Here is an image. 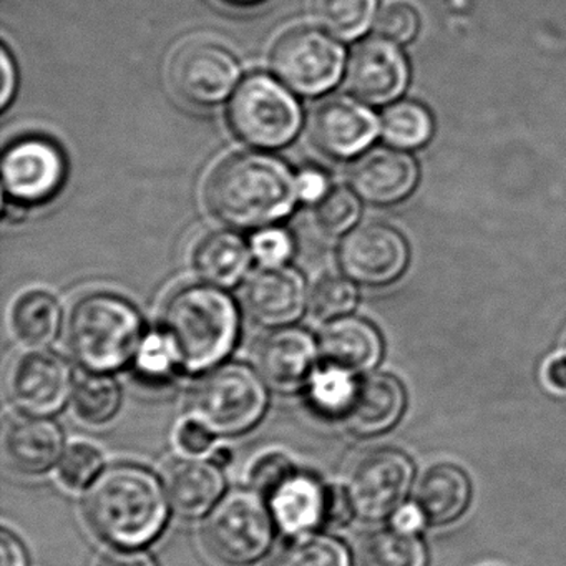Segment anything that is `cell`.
I'll return each mask as SVG.
<instances>
[{
  "label": "cell",
  "instance_id": "obj_1",
  "mask_svg": "<svg viewBox=\"0 0 566 566\" xmlns=\"http://www.w3.org/2000/svg\"><path fill=\"white\" fill-rule=\"evenodd\" d=\"M168 502L167 490L150 470L124 463L94 480L84 499V515L102 542L138 549L164 532Z\"/></svg>",
  "mask_w": 566,
  "mask_h": 566
},
{
  "label": "cell",
  "instance_id": "obj_2",
  "mask_svg": "<svg viewBox=\"0 0 566 566\" xmlns=\"http://www.w3.org/2000/svg\"><path fill=\"white\" fill-rule=\"evenodd\" d=\"M205 198L223 223L258 230L293 213L300 200L297 177L273 155L243 151L214 168Z\"/></svg>",
  "mask_w": 566,
  "mask_h": 566
},
{
  "label": "cell",
  "instance_id": "obj_3",
  "mask_svg": "<svg viewBox=\"0 0 566 566\" xmlns=\"http://www.w3.org/2000/svg\"><path fill=\"white\" fill-rule=\"evenodd\" d=\"M164 334L178 366L187 373H205L233 350L240 313L220 287L190 284L178 290L165 306Z\"/></svg>",
  "mask_w": 566,
  "mask_h": 566
},
{
  "label": "cell",
  "instance_id": "obj_4",
  "mask_svg": "<svg viewBox=\"0 0 566 566\" xmlns=\"http://www.w3.org/2000/svg\"><path fill=\"white\" fill-rule=\"evenodd\" d=\"M69 349L91 374L127 366L144 343V321L124 297L97 293L75 304L69 319Z\"/></svg>",
  "mask_w": 566,
  "mask_h": 566
},
{
  "label": "cell",
  "instance_id": "obj_5",
  "mask_svg": "<svg viewBox=\"0 0 566 566\" xmlns=\"http://www.w3.org/2000/svg\"><path fill=\"white\" fill-rule=\"evenodd\" d=\"M266 384L247 364L230 363L211 370L195 389L191 412L217 437L243 436L266 413Z\"/></svg>",
  "mask_w": 566,
  "mask_h": 566
},
{
  "label": "cell",
  "instance_id": "obj_6",
  "mask_svg": "<svg viewBox=\"0 0 566 566\" xmlns=\"http://www.w3.org/2000/svg\"><path fill=\"white\" fill-rule=\"evenodd\" d=\"M228 120L244 144L277 150L300 134L303 111L283 84L270 75L254 74L238 87L228 108Z\"/></svg>",
  "mask_w": 566,
  "mask_h": 566
},
{
  "label": "cell",
  "instance_id": "obj_7",
  "mask_svg": "<svg viewBox=\"0 0 566 566\" xmlns=\"http://www.w3.org/2000/svg\"><path fill=\"white\" fill-rule=\"evenodd\" d=\"M254 490H237L224 496L205 523V543L224 565L248 566L260 562L274 542L273 513Z\"/></svg>",
  "mask_w": 566,
  "mask_h": 566
},
{
  "label": "cell",
  "instance_id": "obj_8",
  "mask_svg": "<svg viewBox=\"0 0 566 566\" xmlns=\"http://www.w3.org/2000/svg\"><path fill=\"white\" fill-rule=\"evenodd\" d=\"M346 52L331 35L297 28L281 35L271 51V69L290 91L319 97L339 82Z\"/></svg>",
  "mask_w": 566,
  "mask_h": 566
},
{
  "label": "cell",
  "instance_id": "obj_9",
  "mask_svg": "<svg viewBox=\"0 0 566 566\" xmlns=\"http://www.w3.org/2000/svg\"><path fill=\"white\" fill-rule=\"evenodd\" d=\"M413 463L397 449L364 453L350 467L346 492L354 515L364 522H380L396 513L409 495Z\"/></svg>",
  "mask_w": 566,
  "mask_h": 566
},
{
  "label": "cell",
  "instance_id": "obj_10",
  "mask_svg": "<svg viewBox=\"0 0 566 566\" xmlns=\"http://www.w3.org/2000/svg\"><path fill=\"white\" fill-rule=\"evenodd\" d=\"M240 77L237 57L213 42H190L171 59L170 81L175 92L197 107L223 104Z\"/></svg>",
  "mask_w": 566,
  "mask_h": 566
},
{
  "label": "cell",
  "instance_id": "obj_11",
  "mask_svg": "<svg viewBox=\"0 0 566 566\" xmlns=\"http://www.w3.org/2000/svg\"><path fill=\"white\" fill-rule=\"evenodd\" d=\"M65 174L64 154L48 138H21L2 158L6 193L21 205L44 203L54 198L64 185Z\"/></svg>",
  "mask_w": 566,
  "mask_h": 566
},
{
  "label": "cell",
  "instance_id": "obj_12",
  "mask_svg": "<svg viewBox=\"0 0 566 566\" xmlns=\"http://www.w3.org/2000/svg\"><path fill=\"white\" fill-rule=\"evenodd\" d=\"M409 248L399 231L367 223L350 231L339 248V266L364 286H386L406 270Z\"/></svg>",
  "mask_w": 566,
  "mask_h": 566
},
{
  "label": "cell",
  "instance_id": "obj_13",
  "mask_svg": "<svg viewBox=\"0 0 566 566\" xmlns=\"http://www.w3.org/2000/svg\"><path fill=\"white\" fill-rule=\"evenodd\" d=\"M71 364L52 350H31L12 367L9 392L22 412L54 416L74 394Z\"/></svg>",
  "mask_w": 566,
  "mask_h": 566
},
{
  "label": "cell",
  "instance_id": "obj_14",
  "mask_svg": "<svg viewBox=\"0 0 566 566\" xmlns=\"http://www.w3.org/2000/svg\"><path fill=\"white\" fill-rule=\"evenodd\" d=\"M310 135L324 155L347 160L369 147L377 135V118L366 105L337 95L314 108Z\"/></svg>",
  "mask_w": 566,
  "mask_h": 566
},
{
  "label": "cell",
  "instance_id": "obj_15",
  "mask_svg": "<svg viewBox=\"0 0 566 566\" xmlns=\"http://www.w3.org/2000/svg\"><path fill=\"white\" fill-rule=\"evenodd\" d=\"M407 78L409 69L402 52L384 38L360 42L347 62V87L367 104H389L402 94Z\"/></svg>",
  "mask_w": 566,
  "mask_h": 566
},
{
  "label": "cell",
  "instance_id": "obj_16",
  "mask_svg": "<svg viewBox=\"0 0 566 566\" xmlns=\"http://www.w3.org/2000/svg\"><path fill=\"white\" fill-rule=\"evenodd\" d=\"M243 304L260 326H290L306 310V281L293 268L263 266L244 284Z\"/></svg>",
  "mask_w": 566,
  "mask_h": 566
},
{
  "label": "cell",
  "instance_id": "obj_17",
  "mask_svg": "<svg viewBox=\"0 0 566 566\" xmlns=\"http://www.w3.org/2000/svg\"><path fill=\"white\" fill-rule=\"evenodd\" d=\"M317 356L319 349L313 334L301 327H277L258 346L256 364L274 390L293 392L310 382Z\"/></svg>",
  "mask_w": 566,
  "mask_h": 566
},
{
  "label": "cell",
  "instance_id": "obj_18",
  "mask_svg": "<svg viewBox=\"0 0 566 566\" xmlns=\"http://www.w3.org/2000/svg\"><path fill=\"white\" fill-rule=\"evenodd\" d=\"M416 161L410 155L394 148L377 147L359 158L350 170L354 193L370 205L397 203L416 188Z\"/></svg>",
  "mask_w": 566,
  "mask_h": 566
},
{
  "label": "cell",
  "instance_id": "obj_19",
  "mask_svg": "<svg viewBox=\"0 0 566 566\" xmlns=\"http://www.w3.org/2000/svg\"><path fill=\"white\" fill-rule=\"evenodd\" d=\"M406 403V389L397 377L386 373L367 374L357 380L343 419L354 436L376 437L399 423Z\"/></svg>",
  "mask_w": 566,
  "mask_h": 566
},
{
  "label": "cell",
  "instance_id": "obj_20",
  "mask_svg": "<svg viewBox=\"0 0 566 566\" xmlns=\"http://www.w3.org/2000/svg\"><path fill=\"white\" fill-rule=\"evenodd\" d=\"M4 452L12 469L25 475L48 472L64 453V432L44 416L15 417L4 437Z\"/></svg>",
  "mask_w": 566,
  "mask_h": 566
},
{
  "label": "cell",
  "instance_id": "obj_21",
  "mask_svg": "<svg viewBox=\"0 0 566 566\" xmlns=\"http://www.w3.org/2000/svg\"><path fill=\"white\" fill-rule=\"evenodd\" d=\"M268 499L274 522L286 535L303 536L326 526L329 486L311 473L296 470Z\"/></svg>",
  "mask_w": 566,
  "mask_h": 566
},
{
  "label": "cell",
  "instance_id": "obj_22",
  "mask_svg": "<svg viewBox=\"0 0 566 566\" xmlns=\"http://www.w3.org/2000/svg\"><path fill=\"white\" fill-rule=\"evenodd\" d=\"M382 337L363 317L344 316L331 321L319 337L324 363L350 374L367 373L382 357Z\"/></svg>",
  "mask_w": 566,
  "mask_h": 566
},
{
  "label": "cell",
  "instance_id": "obj_23",
  "mask_svg": "<svg viewBox=\"0 0 566 566\" xmlns=\"http://www.w3.org/2000/svg\"><path fill=\"white\" fill-rule=\"evenodd\" d=\"M227 489V480L217 462L178 459L165 472V490L175 512L185 518H198L217 505Z\"/></svg>",
  "mask_w": 566,
  "mask_h": 566
},
{
  "label": "cell",
  "instance_id": "obj_24",
  "mask_svg": "<svg viewBox=\"0 0 566 566\" xmlns=\"http://www.w3.org/2000/svg\"><path fill=\"white\" fill-rule=\"evenodd\" d=\"M472 483L465 470L453 463H436L420 476L416 490V509L430 526L457 522L469 509Z\"/></svg>",
  "mask_w": 566,
  "mask_h": 566
},
{
  "label": "cell",
  "instance_id": "obj_25",
  "mask_svg": "<svg viewBox=\"0 0 566 566\" xmlns=\"http://www.w3.org/2000/svg\"><path fill=\"white\" fill-rule=\"evenodd\" d=\"M251 250L243 238L230 231H213L195 248L198 276L218 287L237 286L250 270Z\"/></svg>",
  "mask_w": 566,
  "mask_h": 566
},
{
  "label": "cell",
  "instance_id": "obj_26",
  "mask_svg": "<svg viewBox=\"0 0 566 566\" xmlns=\"http://www.w3.org/2000/svg\"><path fill=\"white\" fill-rule=\"evenodd\" d=\"M11 326L12 334L21 346L31 350L44 349L61 333V304L45 291L25 293L12 307Z\"/></svg>",
  "mask_w": 566,
  "mask_h": 566
},
{
  "label": "cell",
  "instance_id": "obj_27",
  "mask_svg": "<svg viewBox=\"0 0 566 566\" xmlns=\"http://www.w3.org/2000/svg\"><path fill=\"white\" fill-rule=\"evenodd\" d=\"M359 562L360 566H426L427 552L416 533L394 526L367 535Z\"/></svg>",
  "mask_w": 566,
  "mask_h": 566
},
{
  "label": "cell",
  "instance_id": "obj_28",
  "mask_svg": "<svg viewBox=\"0 0 566 566\" xmlns=\"http://www.w3.org/2000/svg\"><path fill=\"white\" fill-rule=\"evenodd\" d=\"M314 19L334 38L354 41L376 18L377 0H313Z\"/></svg>",
  "mask_w": 566,
  "mask_h": 566
},
{
  "label": "cell",
  "instance_id": "obj_29",
  "mask_svg": "<svg viewBox=\"0 0 566 566\" xmlns=\"http://www.w3.org/2000/svg\"><path fill=\"white\" fill-rule=\"evenodd\" d=\"M72 396L75 416L88 426L108 422L120 409V386L107 374L85 376L75 384Z\"/></svg>",
  "mask_w": 566,
  "mask_h": 566
},
{
  "label": "cell",
  "instance_id": "obj_30",
  "mask_svg": "<svg viewBox=\"0 0 566 566\" xmlns=\"http://www.w3.org/2000/svg\"><path fill=\"white\" fill-rule=\"evenodd\" d=\"M380 132L389 144L402 148L422 147L432 134V118L416 102H399L384 112Z\"/></svg>",
  "mask_w": 566,
  "mask_h": 566
},
{
  "label": "cell",
  "instance_id": "obj_31",
  "mask_svg": "<svg viewBox=\"0 0 566 566\" xmlns=\"http://www.w3.org/2000/svg\"><path fill=\"white\" fill-rule=\"evenodd\" d=\"M273 566H353L349 549L340 539L323 533H307L291 543Z\"/></svg>",
  "mask_w": 566,
  "mask_h": 566
},
{
  "label": "cell",
  "instance_id": "obj_32",
  "mask_svg": "<svg viewBox=\"0 0 566 566\" xmlns=\"http://www.w3.org/2000/svg\"><path fill=\"white\" fill-rule=\"evenodd\" d=\"M357 380L354 374L339 367L326 366L314 370L310 379V402L317 412L343 419L353 400Z\"/></svg>",
  "mask_w": 566,
  "mask_h": 566
},
{
  "label": "cell",
  "instance_id": "obj_33",
  "mask_svg": "<svg viewBox=\"0 0 566 566\" xmlns=\"http://www.w3.org/2000/svg\"><path fill=\"white\" fill-rule=\"evenodd\" d=\"M104 457L97 447L87 442H74L59 460V480L71 490H84L101 475Z\"/></svg>",
  "mask_w": 566,
  "mask_h": 566
},
{
  "label": "cell",
  "instance_id": "obj_34",
  "mask_svg": "<svg viewBox=\"0 0 566 566\" xmlns=\"http://www.w3.org/2000/svg\"><path fill=\"white\" fill-rule=\"evenodd\" d=\"M357 290L353 283L339 276H327L314 287L310 310L316 319L334 321L346 316L356 307Z\"/></svg>",
  "mask_w": 566,
  "mask_h": 566
},
{
  "label": "cell",
  "instance_id": "obj_35",
  "mask_svg": "<svg viewBox=\"0 0 566 566\" xmlns=\"http://www.w3.org/2000/svg\"><path fill=\"white\" fill-rule=\"evenodd\" d=\"M360 205L356 193L344 187L327 191L316 203V221L331 237L346 233L359 220Z\"/></svg>",
  "mask_w": 566,
  "mask_h": 566
},
{
  "label": "cell",
  "instance_id": "obj_36",
  "mask_svg": "<svg viewBox=\"0 0 566 566\" xmlns=\"http://www.w3.org/2000/svg\"><path fill=\"white\" fill-rule=\"evenodd\" d=\"M135 364H137L138 374L145 380L160 382V380L170 379L171 374L177 369L178 360L171 349L170 340L161 333L150 334L147 339H144L135 357Z\"/></svg>",
  "mask_w": 566,
  "mask_h": 566
},
{
  "label": "cell",
  "instance_id": "obj_37",
  "mask_svg": "<svg viewBox=\"0 0 566 566\" xmlns=\"http://www.w3.org/2000/svg\"><path fill=\"white\" fill-rule=\"evenodd\" d=\"M294 472L296 467L291 462L290 457L271 452L264 453L251 465L248 480H250L251 490L260 493L261 496H270Z\"/></svg>",
  "mask_w": 566,
  "mask_h": 566
},
{
  "label": "cell",
  "instance_id": "obj_38",
  "mask_svg": "<svg viewBox=\"0 0 566 566\" xmlns=\"http://www.w3.org/2000/svg\"><path fill=\"white\" fill-rule=\"evenodd\" d=\"M417 29H419V18L407 4L387 6L376 22L377 34L394 44H406L412 41Z\"/></svg>",
  "mask_w": 566,
  "mask_h": 566
},
{
  "label": "cell",
  "instance_id": "obj_39",
  "mask_svg": "<svg viewBox=\"0 0 566 566\" xmlns=\"http://www.w3.org/2000/svg\"><path fill=\"white\" fill-rule=\"evenodd\" d=\"M251 253L263 266H283L293 256V238L280 228H266L254 234Z\"/></svg>",
  "mask_w": 566,
  "mask_h": 566
},
{
  "label": "cell",
  "instance_id": "obj_40",
  "mask_svg": "<svg viewBox=\"0 0 566 566\" xmlns=\"http://www.w3.org/2000/svg\"><path fill=\"white\" fill-rule=\"evenodd\" d=\"M214 433L198 419H188L178 427L177 443L190 455H201L213 447Z\"/></svg>",
  "mask_w": 566,
  "mask_h": 566
},
{
  "label": "cell",
  "instance_id": "obj_41",
  "mask_svg": "<svg viewBox=\"0 0 566 566\" xmlns=\"http://www.w3.org/2000/svg\"><path fill=\"white\" fill-rule=\"evenodd\" d=\"M354 510L350 505L346 489L339 485H329V500H327L326 526L343 528L353 520Z\"/></svg>",
  "mask_w": 566,
  "mask_h": 566
},
{
  "label": "cell",
  "instance_id": "obj_42",
  "mask_svg": "<svg viewBox=\"0 0 566 566\" xmlns=\"http://www.w3.org/2000/svg\"><path fill=\"white\" fill-rule=\"evenodd\" d=\"M327 193V178L317 170H306L297 177V195L306 203H319Z\"/></svg>",
  "mask_w": 566,
  "mask_h": 566
},
{
  "label": "cell",
  "instance_id": "obj_43",
  "mask_svg": "<svg viewBox=\"0 0 566 566\" xmlns=\"http://www.w3.org/2000/svg\"><path fill=\"white\" fill-rule=\"evenodd\" d=\"M0 552H2V566L29 565L24 543L11 530L2 528L0 532Z\"/></svg>",
  "mask_w": 566,
  "mask_h": 566
},
{
  "label": "cell",
  "instance_id": "obj_44",
  "mask_svg": "<svg viewBox=\"0 0 566 566\" xmlns=\"http://www.w3.org/2000/svg\"><path fill=\"white\" fill-rule=\"evenodd\" d=\"M98 566H158V563L150 553L142 549H118L104 556Z\"/></svg>",
  "mask_w": 566,
  "mask_h": 566
},
{
  "label": "cell",
  "instance_id": "obj_45",
  "mask_svg": "<svg viewBox=\"0 0 566 566\" xmlns=\"http://www.w3.org/2000/svg\"><path fill=\"white\" fill-rule=\"evenodd\" d=\"M2 72H4V77H2V95H0V105H2V111L8 108V105L11 104L12 97L15 94V84H18V75H15V65L12 62L11 55H9V51L6 48H2Z\"/></svg>",
  "mask_w": 566,
  "mask_h": 566
},
{
  "label": "cell",
  "instance_id": "obj_46",
  "mask_svg": "<svg viewBox=\"0 0 566 566\" xmlns=\"http://www.w3.org/2000/svg\"><path fill=\"white\" fill-rule=\"evenodd\" d=\"M545 380L552 389L566 390V354L553 357L546 364Z\"/></svg>",
  "mask_w": 566,
  "mask_h": 566
},
{
  "label": "cell",
  "instance_id": "obj_47",
  "mask_svg": "<svg viewBox=\"0 0 566 566\" xmlns=\"http://www.w3.org/2000/svg\"><path fill=\"white\" fill-rule=\"evenodd\" d=\"M420 522H423L422 515H420L419 510L412 509V506L403 509L402 512H399V515L396 516V526L410 530V532H413V528H416Z\"/></svg>",
  "mask_w": 566,
  "mask_h": 566
},
{
  "label": "cell",
  "instance_id": "obj_48",
  "mask_svg": "<svg viewBox=\"0 0 566 566\" xmlns=\"http://www.w3.org/2000/svg\"><path fill=\"white\" fill-rule=\"evenodd\" d=\"M25 205L18 203V201H12V203L6 205V218H9L11 221H19L25 217Z\"/></svg>",
  "mask_w": 566,
  "mask_h": 566
},
{
  "label": "cell",
  "instance_id": "obj_49",
  "mask_svg": "<svg viewBox=\"0 0 566 566\" xmlns=\"http://www.w3.org/2000/svg\"><path fill=\"white\" fill-rule=\"evenodd\" d=\"M230 459H231L230 452H228V450L221 449V450H218L217 453H214L213 462L228 463V462H230Z\"/></svg>",
  "mask_w": 566,
  "mask_h": 566
},
{
  "label": "cell",
  "instance_id": "obj_50",
  "mask_svg": "<svg viewBox=\"0 0 566 566\" xmlns=\"http://www.w3.org/2000/svg\"><path fill=\"white\" fill-rule=\"evenodd\" d=\"M224 2H230L233 6H254L260 4L263 0H224Z\"/></svg>",
  "mask_w": 566,
  "mask_h": 566
},
{
  "label": "cell",
  "instance_id": "obj_51",
  "mask_svg": "<svg viewBox=\"0 0 566 566\" xmlns=\"http://www.w3.org/2000/svg\"><path fill=\"white\" fill-rule=\"evenodd\" d=\"M565 354H566V346H565Z\"/></svg>",
  "mask_w": 566,
  "mask_h": 566
}]
</instances>
